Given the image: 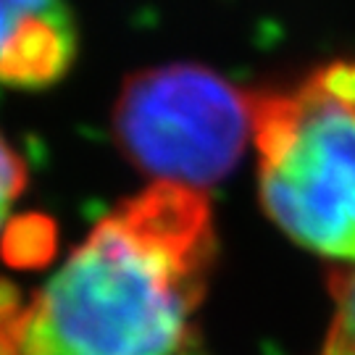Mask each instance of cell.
<instances>
[{"label":"cell","mask_w":355,"mask_h":355,"mask_svg":"<svg viewBox=\"0 0 355 355\" xmlns=\"http://www.w3.org/2000/svg\"><path fill=\"white\" fill-rule=\"evenodd\" d=\"M214 255L203 192L153 184L105 216L21 311V355H184Z\"/></svg>","instance_id":"1"},{"label":"cell","mask_w":355,"mask_h":355,"mask_svg":"<svg viewBox=\"0 0 355 355\" xmlns=\"http://www.w3.org/2000/svg\"><path fill=\"white\" fill-rule=\"evenodd\" d=\"M261 200L295 242L355 261V111L308 82L255 95Z\"/></svg>","instance_id":"2"},{"label":"cell","mask_w":355,"mask_h":355,"mask_svg":"<svg viewBox=\"0 0 355 355\" xmlns=\"http://www.w3.org/2000/svg\"><path fill=\"white\" fill-rule=\"evenodd\" d=\"M253 105L255 95L203 66H161L127 79L114 129L132 164L192 190L237 166L253 132Z\"/></svg>","instance_id":"3"},{"label":"cell","mask_w":355,"mask_h":355,"mask_svg":"<svg viewBox=\"0 0 355 355\" xmlns=\"http://www.w3.org/2000/svg\"><path fill=\"white\" fill-rule=\"evenodd\" d=\"M76 55L74 19L66 6L37 0L0 51V85L48 87L66 74Z\"/></svg>","instance_id":"4"},{"label":"cell","mask_w":355,"mask_h":355,"mask_svg":"<svg viewBox=\"0 0 355 355\" xmlns=\"http://www.w3.org/2000/svg\"><path fill=\"white\" fill-rule=\"evenodd\" d=\"M58 232L48 216L24 214L8 221L0 237V255L11 268H40L55 255Z\"/></svg>","instance_id":"5"},{"label":"cell","mask_w":355,"mask_h":355,"mask_svg":"<svg viewBox=\"0 0 355 355\" xmlns=\"http://www.w3.org/2000/svg\"><path fill=\"white\" fill-rule=\"evenodd\" d=\"M334 321L324 355H355V266L334 271L329 279Z\"/></svg>","instance_id":"6"},{"label":"cell","mask_w":355,"mask_h":355,"mask_svg":"<svg viewBox=\"0 0 355 355\" xmlns=\"http://www.w3.org/2000/svg\"><path fill=\"white\" fill-rule=\"evenodd\" d=\"M26 184L24 161L13 153V148L0 135V227L6 224V216L11 211L13 200L21 195Z\"/></svg>","instance_id":"7"},{"label":"cell","mask_w":355,"mask_h":355,"mask_svg":"<svg viewBox=\"0 0 355 355\" xmlns=\"http://www.w3.org/2000/svg\"><path fill=\"white\" fill-rule=\"evenodd\" d=\"M318 87L327 95H331L334 101H340L347 105L350 111H355V64H334L329 69H324L321 74H316Z\"/></svg>","instance_id":"8"},{"label":"cell","mask_w":355,"mask_h":355,"mask_svg":"<svg viewBox=\"0 0 355 355\" xmlns=\"http://www.w3.org/2000/svg\"><path fill=\"white\" fill-rule=\"evenodd\" d=\"M26 11H29V3L26 0H0V51L11 40L16 26L21 24Z\"/></svg>","instance_id":"9"},{"label":"cell","mask_w":355,"mask_h":355,"mask_svg":"<svg viewBox=\"0 0 355 355\" xmlns=\"http://www.w3.org/2000/svg\"><path fill=\"white\" fill-rule=\"evenodd\" d=\"M0 355H21V313L0 321Z\"/></svg>","instance_id":"10"},{"label":"cell","mask_w":355,"mask_h":355,"mask_svg":"<svg viewBox=\"0 0 355 355\" xmlns=\"http://www.w3.org/2000/svg\"><path fill=\"white\" fill-rule=\"evenodd\" d=\"M16 313H21L19 305V290L8 279H0V321H8Z\"/></svg>","instance_id":"11"}]
</instances>
